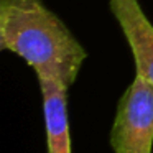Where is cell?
<instances>
[{
	"instance_id": "cell-1",
	"label": "cell",
	"mask_w": 153,
	"mask_h": 153,
	"mask_svg": "<svg viewBox=\"0 0 153 153\" xmlns=\"http://www.w3.org/2000/svg\"><path fill=\"white\" fill-rule=\"evenodd\" d=\"M0 50L20 56L36 77L73 86L87 51L43 0H0Z\"/></svg>"
},
{
	"instance_id": "cell-4",
	"label": "cell",
	"mask_w": 153,
	"mask_h": 153,
	"mask_svg": "<svg viewBox=\"0 0 153 153\" xmlns=\"http://www.w3.org/2000/svg\"><path fill=\"white\" fill-rule=\"evenodd\" d=\"M38 84L43 99L48 153H73L68 117V86L50 77H38Z\"/></svg>"
},
{
	"instance_id": "cell-3",
	"label": "cell",
	"mask_w": 153,
	"mask_h": 153,
	"mask_svg": "<svg viewBox=\"0 0 153 153\" xmlns=\"http://www.w3.org/2000/svg\"><path fill=\"white\" fill-rule=\"evenodd\" d=\"M135 61V74L153 84V25L138 0H109Z\"/></svg>"
},
{
	"instance_id": "cell-2",
	"label": "cell",
	"mask_w": 153,
	"mask_h": 153,
	"mask_svg": "<svg viewBox=\"0 0 153 153\" xmlns=\"http://www.w3.org/2000/svg\"><path fill=\"white\" fill-rule=\"evenodd\" d=\"M110 145L114 153H152L153 150V84L137 74L119 100Z\"/></svg>"
}]
</instances>
